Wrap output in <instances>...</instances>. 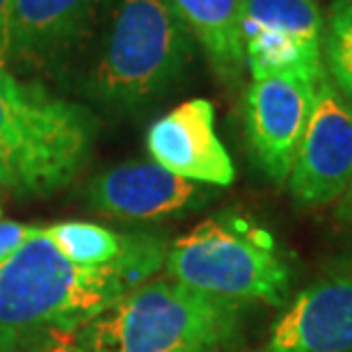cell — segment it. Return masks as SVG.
<instances>
[{"label":"cell","instance_id":"obj_13","mask_svg":"<svg viewBox=\"0 0 352 352\" xmlns=\"http://www.w3.org/2000/svg\"><path fill=\"white\" fill-rule=\"evenodd\" d=\"M206 51L222 78H236L245 65L241 37L243 0H167Z\"/></svg>","mask_w":352,"mask_h":352},{"label":"cell","instance_id":"obj_8","mask_svg":"<svg viewBox=\"0 0 352 352\" xmlns=\"http://www.w3.org/2000/svg\"><path fill=\"white\" fill-rule=\"evenodd\" d=\"M146 149L153 163L181 179L227 188L236 167L215 133V108L206 98H190L151 124Z\"/></svg>","mask_w":352,"mask_h":352},{"label":"cell","instance_id":"obj_19","mask_svg":"<svg viewBox=\"0 0 352 352\" xmlns=\"http://www.w3.org/2000/svg\"><path fill=\"white\" fill-rule=\"evenodd\" d=\"M346 206H348V210L352 213V181H350V190H348V201H346Z\"/></svg>","mask_w":352,"mask_h":352},{"label":"cell","instance_id":"obj_4","mask_svg":"<svg viewBox=\"0 0 352 352\" xmlns=\"http://www.w3.org/2000/svg\"><path fill=\"white\" fill-rule=\"evenodd\" d=\"M192 55V34L167 0H119L89 78L98 101L135 108L172 85Z\"/></svg>","mask_w":352,"mask_h":352},{"label":"cell","instance_id":"obj_9","mask_svg":"<svg viewBox=\"0 0 352 352\" xmlns=\"http://www.w3.org/2000/svg\"><path fill=\"white\" fill-rule=\"evenodd\" d=\"M206 199L199 183L181 179L156 163H124L96 176L89 201L117 220H158Z\"/></svg>","mask_w":352,"mask_h":352},{"label":"cell","instance_id":"obj_18","mask_svg":"<svg viewBox=\"0 0 352 352\" xmlns=\"http://www.w3.org/2000/svg\"><path fill=\"white\" fill-rule=\"evenodd\" d=\"M12 10H14V0H0V65L10 55Z\"/></svg>","mask_w":352,"mask_h":352},{"label":"cell","instance_id":"obj_2","mask_svg":"<svg viewBox=\"0 0 352 352\" xmlns=\"http://www.w3.org/2000/svg\"><path fill=\"white\" fill-rule=\"evenodd\" d=\"M94 117L78 103L23 82L0 65V186L51 195L76 179L89 158Z\"/></svg>","mask_w":352,"mask_h":352},{"label":"cell","instance_id":"obj_15","mask_svg":"<svg viewBox=\"0 0 352 352\" xmlns=\"http://www.w3.org/2000/svg\"><path fill=\"white\" fill-rule=\"evenodd\" d=\"M322 58L334 85L352 96V0H334L325 19Z\"/></svg>","mask_w":352,"mask_h":352},{"label":"cell","instance_id":"obj_20","mask_svg":"<svg viewBox=\"0 0 352 352\" xmlns=\"http://www.w3.org/2000/svg\"><path fill=\"white\" fill-rule=\"evenodd\" d=\"M3 186H0V215H3Z\"/></svg>","mask_w":352,"mask_h":352},{"label":"cell","instance_id":"obj_10","mask_svg":"<svg viewBox=\"0 0 352 352\" xmlns=\"http://www.w3.org/2000/svg\"><path fill=\"white\" fill-rule=\"evenodd\" d=\"M256 352H352V277L302 291Z\"/></svg>","mask_w":352,"mask_h":352},{"label":"cell","instance_id":"obj_14","mask_svg":"<svg viewBox=\"0 0 352 352\" xmlns=\"http://www.w3.org/2000/svg\"><path fill=\"white\" fill-rule=\"evenodd\" d=\"M250 30H272L322 44L325 19L316 0H243L241 34Z\"/></svg>","mask_w":352,"mask_h":352},{"label":"cell","instance_id":"obj_11","mask_svg":"<svg viewBox=\"0 0 352 352\" xmlns=\"http://www.w3.org/2000/svg\"><path fill=\"white\" fill-rule=\"evenodd\" d=\"M44 234L74 265L85 270L112 267L138 286H142L165 258L163 248L153 238L122 236L89 222H60L46 227Z\"/></svg>","mask_w":352,"mask_h":352},{"label":"cell","instance_id":"obj_17","mask_svg":"<svg viewBox=\"0 0 352 352\" xmlns=\"http://www.w3.org/2000/svg\"><path fill=\"white\" fill-rule=\"evenodd\" d=\"M39 227H28L21 222H10V220H0V261H5L12 252H16L28 238L37 236Z\"/></svg>","mask_w":352,"mask_h":352},{"label":"cell","instance_id":"obj_1","mask_svg":"<svg viewBox=\"0 0 352 352\" xmlns=\"http://www.w3.org/2000/svg\"><path fill=\"white\" fill-rule=\"evenodd\" d=\"M133 288L112 267L74 265L41 229L0 261V352H21L51 329L78 332Z\"/></svg>","mask_w":352,"mask_h":352},{"label":"cell","instance_id":"obj_6","mask_svg":"<svg viewBox=\"0 0 352 352\" xmlns=\"http://www.w3.org/2000/svg\"><path fill=\"white\" fill-rule=\"evenodd\" d=\"M288 181L293 197L307 206L332 204L350 188L352 108L327 78L320 80L316 91Z\"/></svg>","mask_w":352,"mask_h":352},{"label":"cell","instance_id":"obj_16","mask_svg":"<svg viewBox=\"0 0 352 352\" xmlns=\"http://www.w3.org/2000/svg\"><path fill=\"white\" fill-rule=\"evenodd\" d=\"M21 352H85L76 329H51Z\"/></svg>","mask_w":352,"mask_h":352},{"label":"cell","instance_id":"obj_12","mask_svg":"<svg viewBox=\"0 0 352 352\" xmlns=\"http://www.w3.org/2000/svg\"><path fill=\"white\" fill-rule=\"evenodd\" d=\"M101 0H14L10 55L53 58L80 37Z\"/></svg>","mask_w":352,"mask_h":352},{"label":"cell","instance_id":"obj_5","mask_svg":"<svg viewBox=\"0 0 352 352\" xmlns=\"http://www.w3.org/2000/svg\"><path fill=\"white\" fill-rule=\"evenodd\" d=\"M167 270L174 281L234 302H265L281 307L291 288V272L274 254L261 231L243 222L210 217L176 238Z\"/></svg>","mask_w":352,"mask_h":352},{"label":"cell","instance_id":"obj_3","mask_svg":"<svg viewBox=\"0 0 352 352\" xmlns=\"http://www.w3.org/2000/svg\"><path fill=\"white\" fill-rule=\"evenodd\" d=\"M241 325V302L181 281H149L110 305L78 339L85 352H220Z\"/></svg>","mask_w":352,"mask_h":352},{"label":"cell","instance_id":"obj_7","mask_svg":"<svg viewBox=\"0 0 352 352\" xmlns=\"http://www.w3.org/2000/svg\"><path fill=\"white\" fill-rule=\"evenodd\" d=\"M320 80L274 76L254 80L245 96V131L256 165L272 181L291 176Z\"/></svg>","mask_w":352,"mask_h":352}]
</instances>
